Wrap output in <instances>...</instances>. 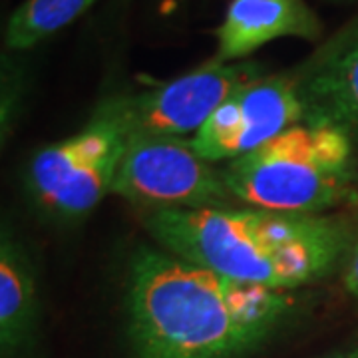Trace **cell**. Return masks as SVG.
I'll return each mask as SVG.
<instances>
[{
  "label": "cell",
  "instance_id": "6da1fadb",
  "mask_svg": "<svg viewBox=\"0 0 358 358\" xmlns=\"http://www.w3.org/2000/svg\"><path fill=\"white\" fill-rule=\"evenodd\" d=\"M294 299L223 277L164 249L140 247L126 313L136 358H247L291 319Z\"/></svg>",
  "mask_w": 358,
  "mask_h": 358
},
{
  "label": "cell",
  "instance_id": "7a4b0ae2",
  "mask_svg": "<svg viewBox=\"0 0 358 358\" xmlns=\"http://www.w3.org/2000/svg\"><path fill=\"white\" fill-rule=\"evenodd\" d=\"M141 223L159 247L223 277L293 291L333 273L355 231L336 215H296L251 207L157 209Z\"/></svg>",
  "mask_w": 358,
  "mask_h": 358
},
{
  "label": "cell",
  "instance_id": "3957f363",
  "mask_svg": "<svg viewBox=\"0 0 358 358\" xmlns=\"http://www.w3.org/2000/svg\"><path fill=\"white\" fill-rule=\"evenodd\" d=\"M355 150L343 131L301 122L221 171L233 197L245 207L324 215L350 193Z\"/></svg>",
  "mask_w": 358,
  "mask_h": 358
},
{
  "label": "cell",
  "instance_id": "277c9868",
  "mask_svg": "<svg viewBox=\"0 0 358 358\" xmlns=\"http://www.w3.org/2000/svg\"><path fill=\"white\" fill-rule=\"evenodd\" d=\"M129 140L131 128L120 96H110L80 131L36 152L26 173L28 192L58 217L88 215L114 193Z\"/></svg>",
  "mask_w": 358,
  "mask_h": 358
},
{
  "label": "cell",
  "instance_id": "5b68a950",
  "mask_svg": "<svg viewBox=\"0 0 358 358\" xmlns=\"http://www.w3.org/2000/svg\"><path fill=\"white\" fill-rule=\"evenodd\" d=\"M114 195L157 209H229L237 199L223 171L195 154L189 138L131 136L117 171Z\"/></svg>",
  "mask_w": 358,
  "mask_h": 358
},
{
  "label": "cell",
  "instance_id": "8992f818",
  "mask_svg": "<svg viewBox=\"0 0 358 358\" xmlns=\"http://www.w3.org/2000/svg\"><path fill=\"white\" fill-rule=\"evenodd\" d=\"M303 120L305 108L293 74H263L235 90L189 141L209 164H229Z\"/></svg>",
  "mask_w": 358,
  "mask_h": 358
},
{
  "label": "cell",
  "instance_id": "52a82bcc",
  "mask_svg": "<svg viewBox=\"0 0 358 358\" xmlns=\"http://www.w3.org/2000/svg\"><path fill=\"white\" fill-rule=\"evenodd\" d=\"M265 74L255 62H209L138 94H117L131 136L193 138L239 86Z\"/></svg>",
  "mask_w": 358,
  "mask_h": 358
},
{
  "label": "cell",
  "instance_id": "ba28073f",
  "mask_svg": "<svg viewBox=\"0 0 358 358\" xmlns=\"http://www.w3.org/2000/svg\"><path fill=\"white\" fill-rule=\"evenodd\" d=\"M308 124L343 131L358 148V34L341 36L293 72Z\"/></svg>",
  "mask_w": 358,
  "mask_h": 358
},
{
  "label": "cell",
  "instance_id": "9c48e42d",
  "mask_svg": "<svg viewBox=\"0 0 358 358\" xmlns=\"http://www.w3.org/2000/svg\"><path fill=\"white\" fill-rule=\"evenodd\" d=\"M322 26L305 0H231L217 28L213 62L233 64L279 38L319 40Z\"/></svg>",
  "mask_w": 358,
  "mask_h": 358
},
{
  "label": "cell",
  "instance_id": "30bf717a",
  "mask_svg": "<svg viewBox=\"0 0 358 358\" xmlns=\"http://www.w3.org/2000/svg\"><path fill=\"white\" fill-rule=\"evenodd\" d=\"M40 319L36 273L22 243L6 225L0 243V348L2 358L24 357Z\"/></svg>",
  "mask_w": 358,
  "mask_h": 358
},
{
  "label": "cell",
  "instance_id": "8fae6325",
  "mask_svg": "<svg viewBox=\"0 0 358 358\" xmlns=\"http://www.w3.org/2000/svg\"><path fill=\"white\" fill-rule=\"evenodd\" d=\"M98 0H24L8 16L4 46L28 50L78 20Z\"/></svg>",
  "mask_w": 358,
  "mask_h": 358
},
{
  "label": "cell",
  "instance_id": "7c38bea8",
  "mask_svg": "<svg viewBox=\"0 0 358 358\" xmlns=\"http://www.w3.org/2000/svg\"><path fill=\"white\" fill-rule=\"evenodd\" d=\"M345 289L355 301H358V233L345 259Z\"/></svg>",
  "mask_w": 358,
  "mask_h": 358
},
{
  "label": "cell",
  "instance_id": "4fadbf2b",
  "mask_svg": "<svg viewBox=\"0 0 358 358\" xmlns=\"http://www.w3.org/2000/svg\"><path fill=\"white\" fill-rule=\"evenodd\" d=\"M8 358H24V357H8Z\"/></svg>",
  "mask_w": 358,
  "mask_h": 358
},
{
  "label": "cell",
  "instance_id": "5bb4252c",
  "mask_svg": "<svg viewBox=\"0 0 358 358\" xmlns=\"http://www.w3.org/2000/svg\"><path fill=\"white\" fill-rule=\"evenodd\" d=\"M350 358H358V355H357V357H350Z\"/></svg>",
  "mask_w": 358,
  "mask_h": 358
}]
</instances>
